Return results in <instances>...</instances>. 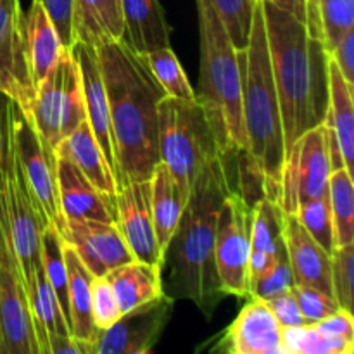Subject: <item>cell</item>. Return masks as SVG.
<instances>
[{"mask_svg":"<svg viewBox=\"0 0 354 354\" xmlns=\"http://www.w3.org/2000/svg\"><path fill=\"white\" fill-rule=\"evenodd\" d=\"M241 152H221L201 173L165 251L162 268L169 263L165 294L173 301H190L206 318L213 317L225 297L214 263V237L221 203L228 192L239 190L237 161Z\"/></svg>","mask_w":354,"mask_h":354,"instance_id":"cell-1","label":"cell"},{"mask_svg":"<svg viewBox=\"0 0 354 354\" xmlns=\"http://www.w3.org/2000/svg\"><path fill=\"white\" fill-rule=\"evenodd\" d=\"M95 50L109 100L116 185L144 182L159 162L158 107L166 93L123 38L104 41Z\"/></svg>","mask_w":354,"mask_h":354,"instance_id":"cell-2","label":"cell"},{"mask_svg":"<svg viewBox=\"0 0 354 354\" xmlns=\"http://www.w3.org/2000/svg\"><path fill=\"white\" fill-rule=\"evenodd\" d=\"M261 2L287 152L301 135L327 118L330 55L324 38L286 10Z\"/></svg>","mask_w":354,"mask_h":354,"instance_id":"cell-3","label":"cell"},{"mask_svg":"<svg viewBox=\"0 0 354 354\" xmlns=\"http://www.w3.org/2000/svg\"><path fill=\"white\" fill-rule=\"evenodd\" d=\"M237 54L242 69V116L248 137L245 152L261 175L265 197L279 203L286 144L261 0L254 3L248 45L237 48Z\"/></svg>","mask_w":354,"mask_h":354,"instance_id":"cell-4","label":"cell"},{"mask_svg":"<svg viewBox=\"0 0 354 354\" xmlns=\"http://www.w3.org/2000/svg\"><path fill=\"white\" fill-rule=\"evenodd\" d=\"M196 3L201 35V73L196 97L213 127L221 152L248 151L237 48L211 0H196Z\"/></svg>","mask_w":354,"mask_h":354,"instance_id":"cell-5","label":"cell"},{"mask_svg":"<svg viewBox=\"0 0 354 354\" xmlns=\"http://www.w3.org/2000/svg\"><path fill=\"white\" fill-rule=\"evenodd\" d=\"M159 161L189 199L192 187L207 165L221 154L213 127L197 99L165 95L158 107Z\"/></svg>","mask_w":354,"mask_h":354,"instance_id":"cell-6","label":"cell"},{"mask_svg":"<svg viewBox=\"0 0 354 354\" xmlns=\"http://www.w3.org/2000/svg\"><path fill=\"white\" fill-rule=\"evenodd\" d=\"M0 190L6 206L10 241L26 280L28 297H31L35 290V272L40 265L41 234L48 228V223L28 187L14 152L10 133L0 156Z\"/></svg>","mask_w":354,"mask_h":354,"instance_id":"cell-7","label":"cell"},{"mask_svg":"<svg viewBox=\"0 0 354 354\" xmlns=\"http://www.w3.org/2000/svg\"><path fill=\"white\" fill-rule=\"evenodd\" d=\"M28 114L44 144L54 152L59 142L86 121L82 75L71 47L62 48L54 68L37 85Z\"/></svg>","mask_w":354,"mask_h":354,"instance_id":"cell-8","label":"cell"},{"mask_svg":"<svg viewBox=\"0 0 354 354\" xmlns=\"http://www.w3.org/2000/svg\"><path fill=\"white\" fill-rule=\"evenodd\" d=\"M10 137L17 161L38 207L44 213L48 227L55 228L66 242L68 221L59 199L57 158L55 152L44 144L30 114L16 102H10Z\"/></svg>","mask_w":354,"mask_h":354,"instance_id":"cell-9","label":"cell"},{"mask_svg":"<svg viewBox=\"0 0 354 354\" xmlns=\"http://www.w3.org/2000/svg\"><path fill=\"white\" fill-rule=\"evenodd\" d=\"M0 354H40L26 280L10 241L0 190Z\"/></svg>","mask_w":354,"mask_h":354,"instance_id":"cell-10","label":"cell"},{"mask_svg":"<svg viewBox=\"0 0 354 354\" xmlns=\"http://www.w3.org/2000/svg\"><path fill=\"white\" fill-rule=\"evenodd\" d=\"M252 209L239 190L223 199L214 237V263L225 296L249 297L248 263L251 254Z\"/></svg>","mask_w":354,"mask_h":354,"instance_id":"cell-11","label":"cell"},{"mask_svg":"<svg viewBox=\"0 0 354 354\" xmlns=\"http://www.w3.org/2000/svg\"><path fill=\"white\" fill-rule=\"evenodd\" d=\"M330 173L327 135L322 123L301 135L286 152L279 192L283 213L294 214L306 201L327 196Z\"/></svg>","mask_w":354,"mask_h":354,"instance_id":"cell-12","label":"cell"},{"mask_svg":"<svg viewBox=\"0 0 354 354\" xmlns=\"http://www.w3.org/2000/svg\"><path fill=\"white\" fill-rule=\"evenodd\" d=\"M0 90L30 113L35 100V82L19 0H0Z\"/></svg>","mask_w":354,"mask_h":354,"instance_id":"cell-13","label":"cell"},{"mask_svg":"<svg viewBox=\"0 0 354 354\" xmlns=\"http://www.w3.org/2000/svg\"><path fill=\"white\" fill-rule=\"evenodd\" d=\"M175 301L165 294L121 315L109 328L99 330L93 354H147L154 349L173 315Z\"/></svg>","mask_w":354,"mask_h":354,"instance_id":"cell-14","label":"cell"},{"mask_svg":"<svg viewBox=\"0 0 354 354\" xmlns=\"http://www.w3.org/2000/svg\"><path fill=\"white\" fill-rule=\"evenodd\" d=\"M116 227L137 261L158 265L162 270V252L154 230L151 209V183L130 182L118 187Z\"/></svg>","mask_w":354,"mask_h":354,"instance_id":"cell-15","label":"cell"},{"mask_svg":"<svg viewBox=\"0 0 354 354\" xmlns=\"http://www.w3.org/2000/svg\"><path fill=\"white\" fill-rule=\"evenodd\" d=\"M213 353L227 354H283L282 327L266 301L249 297L239 317L220 335Z\"/></svg>","mask_w":354,"mask_h":354,"instance_id":"cell-16","label":"cell"},{"mask_svg":"<svg viewBox=\"0 0 354 354\" xmlns=\"http://www.w3.org/2000/svg\"><path fill=\"white\" fill-rule=\"evenodd\" d=\"M66 242L75 248L92 277H106L111 270L135 259L116 223L68 220Z\"/></svg>","mask_w":354,"mask_h":354,"instance_id":"cell-17","label":"cell"},{"mask_svg":"<svg viewBox=\"0 0 354 354\" xmlns=\"http://www.w3.org/2000/svg\"><path fill=\"white\" fill-rule=\"evenodd\" d=\"M71 50L76 62H78L80 75H82L86 123L92 128L93 137L99 142L100 151H102L111 171L116 176V154H114L113 128H111L109 100H107L106 85H104L97 50L95 47L83 44V41H75Z\"/></svg>","mask_w":354,"mask_h":354,"instance_id":"cell-18","label":"cell"},{"mask_svg":"<svg viewBox=\"0 0 354 354\" xmlns=\"http://www.w3.org/2000/svg\"><path fill=\"white\" fill-rule=\"evenodd\" d=\"M287 261L294 275V283L308 286L334 297L332 290L330 252L325 251L301 225L296 214H283Z\"/></svg>","mask_w":354,"mask_h":354,"instance_id":"cell-19","label":"cell"},{"mask_svg":"<svg viewBox=\"0 0 354 354\" xmlns=\"http://www.w3.org/2000/svg\"><path fill=\"white\" fill-rule=\"evenodd\" d=\"M57 187L62 213L68 220L116 223L114 206L88 178L64 158H57Z\"/></svg>","mask_w":354,"mask_h":354,"instance_id":"cell-20","label":"cell"},{"mask_svg":"<svg viewBox=\"0 0 354 354\" xmlns=\"http://www.w3.org/2000/svg\"><path fill=\"white\" fill-rule=\"evenodd\" d=\"M55 158H64L71 161L114 206L118 192L116 176L111 171L99 147V142L95 140L92 128L86 121H83L64 140L59 142V145L55 147Z\"/></svg>","mask_w":354,"mask_h":354,"instance_id":"cell-21","label":"cell"},{"mask_svg":"<svg viewBox=\"0 0 354 354\" xmlns=\"http://www.w3.org/2000/svg\"><path fill=\"white\" fill-rule=\"evenodd\" d=\"M123 40L137 54L144 55L169 47L171 26L168 24L159 0H121Z\"/></svg>","mask_w":354,"mask_h":354,"instance_id":"cell-22","label":"cell"},{"mask_svg":"<svg viewBox=\"0 0 354 354\" xmlns=\"http://www.w3.org/2000/svg\"><path fill=\"white\" fill-rule=\"evenodd\" d=\"M106 279L116 294L123 315L165 296L162 270L158 265L133 259L127 265L111 270Z\"/></svg>","mask_w":354,"mask_h":354,"instance_id":"cell-23","label":"cell"},{"mask_svg":"<svg viewBox=\"0 0 354 354\" xmlns=\"http://www.w3.org/2000/svg\"><path fill=\"white\" fill-rule=\"evenodd\" d=\"M75 41L92 47L123 38L121 0H73Z\"/></svg>","mask_w":354,"mask_h":354,"instance_id":"cell-24","label":"cell"},{"mask_svg":"<svg viewBox=\"0 0 354 354\" xmlns=\"http://www.w3.org/2000/svg\"><path fill=\"white\" fill-rule=\"evenodd\" d=\"M68 268V303L71 318V335L86 342H95L99 328L92 318V273L85 268L71 244H62Z\"/></svg>","mask_w":354,"mask_h":354,"instance_id":"cell-25","label":"cell"},{"mask_svg":"<svg viewBox=\"0 0 354 354\" xmlns=\"http://www.w3.org/2000/svg\"><path fill=\"white\" fill-rule=\"evenodd\" d=\"M149 183H151L152 220H154L156 237H158L162 252V263H165V251L169 244V239L175 234L187 201L182 196L178 183L161 161L152 169Z\"/></svg>","mask_w":354,"mask_h":354,"instance_id":"cell-26","label":"cell"},{"mask_svg":"<svg viewBox=\"0 0 354 354\" xmlns=\"http://www.w3.org/2000/svg\"><path fill=\"white\" fill-rule=\"evenodd\" d=\"M24 23H26L28 57H30L31 75L37 90L38 83L55 66L64 45L40 0L31 2L30 10L24 14Z\"/></svg>","mask_w":354,"mask_h":354,"instance_id":"cell-27","label":"cell"},{"mask_svg":"<svg viewBox=\"0 0 354 354\" xmlns=\"http://www.w3.org/2000/svg\"><path fill=\"white\" fill-rule=\"evenodd\" d=\"M354 86L342 78L341 71L330 59L328 64V111L325 123L334 131L344 158L346 169L353 173L354 161Z\"/></svg>","mask_w":354,"mask_h":354,"instance_id":"cell-28","label":"cell"},{"mask_svg":"<svg viewBox=\"0 0 354 354\" xmlns=\"http://www.w3.org/2000/svg\"><path fill=\"white\" fill-rule=\"evenodd\" d=\"M283 211L277 201L263 197L252 209L251 249L287 258L283 237Z\"/></svg>","mask_w":354,"mask_h":354,"instance_id":"cell-29","label":"cell"},{"mask_svg":"<svg viewBox=\"0 0 354 354\" xmlns=\"http://www.w3.org/2000/svg\"><path fill=\"white\" fill-rule=\"evenodd\" d=\"M328 204L334 221L335 245L354 242V185L353 173L334 169L328 178Z\"/></svg>","mask_w":354,"mask_h":354,"instance_id":"cell-30","label":"cell"},{"mask_svg":"<svg viewBox=\"0 0 354 354\" xmlns=\"http://www.w3.org/2000/svg\"><path fill=\"white\" fill-rule=\"evenodd\" d=\"M142 57H144L147 68L151 69L156 82L165 90L166 95L185 100L197 99L196 90L190 85L189 78H187L185 71H183L182 64H180L175 52L171 50V47H162L158 50L147 52Z\"/></svg>","mask_w":354,"mask_h":354,"instance_id":"cell-31","label":"cell"},{"mask_svg":"<svg viewBox=\"0 0 354 354\" xmlns=\"http://www.w3.org/2000/svg\"><path fill=\"white\" fill-rule=\"evenodd\" d=\"M283 354H351L354 342L328 337L315 325L282 328Z\"/></svg>","mask_w":354,"mask_h":354,"instance_id":"cell-32","label":"cell"},{"mask_svg":"<svg viewBox=\"0 0 354 354\" xmlns=\"http://www.w3.org/2000/svg\"><path fill=\"white\" fill-rule=\"evenodd\" d=\"M304 230L325 249V251L332 252L335 248L334 241V221H332L330 204H328V194L322 197H315V199L306 201L301 204L294 213Z\"/></svg>","mask_w":354,"mask_h":354,"instance_id":"cell-33","label":"cell"},{"mask_svg":"<svg viewBox=\"0 0 354 354\" xmlns=\"http://www.w3.org/2000/svg\"><path fill=\"white\" fill-rule=\"evenodd\" d=\"M330 272L334 299L339 306L353 313L354 303V242L344 245H335L330 252Z\"/></svg>","mask_w":354,"mask_h":354,"instance_id":"cell-34","label":"cell"},{"mask_svg":"<svg viewBox=\"0 0 354 354\" xmlns=\"http://www.w3.org/2000/svg\"><path fill=\"white\" fill-rule=\"evenodd\" d=\"M211 3L223 21L235 48H245L256 0H211Z\"/></svg>","mask_w":354,"mask_h":354,"instance_id":"cell-35","label":"cell"},{"mask_svg":"<svg viewBox=\"0 0 354 354\" xmlns=\"http://www.w3.org/2000/svg\"><path fill=\"white\" fill-rule=\"evenodd\" d=\"M120 304L113 287L106 277H93L92 280V318L99 330L109 328L121 317Z\"/></svg>","mask_w":354,"mask_h":354,"instance_id":"cell-36","label":"cell"},{"mask_svg":"<svg viewBox=\"0 0 354 354\" xmlns=\"http://www.w3.org/2000/svg\"><path fill=\"white\" fill-rule=\"evenodd\" d=\"M292 294L296 297L297 304H299V310L303 313L304 320L310 325L324 320V318L335 313L341 308L334 297L327 296V294L320 292V290L313 289V287L294 283Z\"/></svg>","mask_w":354,"mask_h":354,"instance_id":"cell-37","label":"cell"},{"mask_svg":"<svg viewBox=\"0 0 354 354\" xmlns=\"http://www.w3.org/2000/svg\"><path fill=\"white\" fill-rule=\"evenodd\" d=\"M292 287H294L292 270H290L289 261H287V259H282L270 275H266L265 279L258 280V282L249 286V297H258V299L270 301L273 299V297L290 290Z\"/></svg>","mask_w":354,"mask_h":354,"instance_id":"cell-38","label":"cell"},{"mask_svg":"<svg viewBox=\"0 0 354 354\" xmlns=\"http://www.w3.org/2000/svg\"><path fill=\"white\" fill-rule=\"evenodd\" d=\"M45 12L50 17L59 38L64 47L75 44V28H73V0H40Z\"/></svg>","mask_w":354,"mask_h":354,"instance_id":"cell-39","label":"cell"},{"mask_svg":"<svg viewBox=\"0 0 354 354\" xmlns=\"http://www.w3.org/2000/svg\"><path fill=\"white\" fill-rule=\"evenodd\" d=\"M268 308L272 310L273 317L277 318L279 325L282 328H290V327H303V325H310L304 320L303 313L299 310V304H297L296 297H294L292 289L287 290V292L280 294V296L273 297V299L266 301Z\"/></svg>","mask_w":354,"mask_h":354,"instance_id":"cell-40","label":"cell"},{"mask_svg":"<svg viewBox=\"0 0 354 354\" xmlns=\"http://www.w3.org/2000/svg\"><path fill=\"white\" fill-rule=\"evenodd\" d=\"M322 334L328 335V337L344 339L348 342H354V320L351 311L339 308L335 313L328 315L324 320L313 324Z\"/></svg>","mask_w":354,"mask_h":354,"instance_id":"cell-41","label":"cell"},{"mask_svg":"<svg viewBox=\"0 0 354 354\" xmlns=\"http://www.w3.org/2000/svg\"><path fill=\"white\" fill-rule=\"evenodd\" d=\"M328 55L339 68L342 78L354 86V28L342 35L341 40L328 50Z\"/></svg>","mask_w":354,"mask_h":354,"instance_id":"cell-42","label":"cell"},{"mask_svg":"<svg viewBox=\"0 0 354 354\" xmlns=\"http://www.w3.org/2000/svg\"><path fill=\"white\" fill-rule=\"evenodd\" d=\"M265 2H270L272 6L279 7V9L286 10L287 14L296 17L299 23H303L308 30L313 35L322 38V28L318 19L315 17L313 10H311L310 0H265Z\"/></svg>","mask_w":354,"mask_h":354,"instance_id":"cell-43","label":"cell"},{"mask_svg":"<svg viewBox=\"0 0 354 354\" xmlns=\"http://www.w3.org/2000/svg\"><path fill=\"white\" fill-rule=\"evenodd\" d=\"M282 259V256H275V254H268V252L263 251H254L251 249V254H249V263H248V279H249V286L258 280L265 279L266 275L275 270V266L279 265Z\"/></svg>","mask_w":354,"mask_h":354,"instance_id":"cell-44","label":"cell"},{"mask_svg":"<svg viewBox=\"0 0 354 354\" xmlns=\"http://www.w3.org/2000/svg\"><path fill=\"white\" fill-rule=\"evenodd\" d=\"M48 354H93V344L71 334L48 335Z\"/></svg>","mask_w":354,"mask_h":354,"instance_id":"cell-45","label":"cell"},{"mask_svg":"<svg viewBox=\"0 0 354 354\" xmlns=\"http://www.w3.org/2000/svg\"><path fill=\"white\" fill-rule=\"evenodd\" d=\"M10 102L12 100L0 90V156L10 133Z\"/></svg>","mask_w":354,"mask_h":354,"instance_id":"cell-46","label":"cell"}]
</instances>
